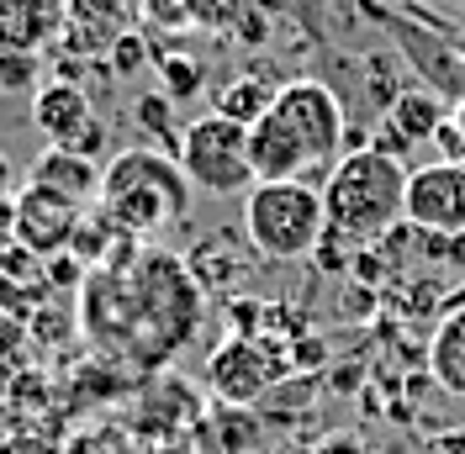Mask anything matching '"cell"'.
<instances>
[{
    "label": "cell",
    "instance_id": "4316f807",
    "mask_svg": "<svg viewBox=\"0 0 465 454\" xmlns=\"http://www.w3.org/2000/svg\"><path fill=\"white\" fill-rule=\"evenodd\" d=\"M450 122H455V133H460V143H465V95L455 101V112H450Z\"/></svg>",
    "mask_w": 465,
    "mask_h": 454
},
{
    "label": "cell",
    "instance_id": "e0dca14e",
    "mask_svg": "<svg viewBox=\"0 0 465 454\" xmlns=\"http://www.w3.org/2000/svg\"><path fill=\"white\" fill-rule=\"evenodd\" d=\"M429 370L450 397H465V307L439 322L434 343H429Z\"/></svg>",
    "mask_w": 465,
    "mask_h": 454
},
{
    "label": "cell",
    "instance_id": "d6986e66",
    "mask_svg": "<svg viewBox=\"0 0 465 454\" xmlns=\"http://www.w3.org/2000/svg\"><path fill=\"white\" fill-rule=\"evenodd\" d=\"M275 95H281V85H270L264 74H238V80L217 95V112L232 116V122H243V127H254V122L270 112Z\"/></svg>",
    "mask_w": 465,
    "mask_h": 454
},
{
    "label": "cell",
    "instance_id": "6da1fadb",
    "mask_svg": "<svg viewBox=\"0 0 465 454\" xmlns=\"http://www.w3.org/2000/svg\"><path fill=\"white\" fill-rule=\"evenodd\" d=\"M85 339L133 360L138 370L170 365L202 328V291L174 254H133L127 264L95 270L85 285Z\"/></svg>",
    "mask_w": 465,
    "mask_h": 454
},
{
    "label": "cell",
    "instance_id": "52a82bcc",
    "mask_svg": "<svg viewBox=\"0 0 465 454\" xmlns=\"http://www.w3.org/2000/svg\"><path fill=\"white\" fill-rule=\"evenodd\" d=\"M32 127L43 133L48 148H69V153H85V159H95L101 143H106V127L90 106V95L80 85H69V80L43 85L32 95Z\"/></svg>",
    "mask_w": 465,
    "mask_h": 454
},
{
    "label": "cell",
    "instance_id": "ac0fdd59",
    "mask_svg": "<svg viewBox=\"0 0 465 454\" xmlns=\"http://www.w3.org/2000/svg\"><path fill=\"white\" fill-rule=\"evenodd\" d=\"M64 454H143V444H138V433L127 423L95 418V423H80L64 439Z\"/></svg>",
    "mask_w": 465,
    "mask_h": 454
},
{
    "label": "cell",
    "instance_id": "3957f363",
    "mask_svg": "<svg viewBox=\"0 0 465 454\" xmlns=\"http://www.w3.org/2000/svg\"><path fill=\"white\" fill-rule=\"evenodd\" d=\"M191 180L180 170L170 148L159 143H133L101 164V191H95V212L122 232V238H153L170 222L185 217L191 206Z\"/></svg>",
    "mask_w": 465,
    "mask_h": 454
},
{
    "label": "cell",
    "instance_id": "7a4b0ae2",
    "mask_svg": "<svg viewBox=\"0 0 465 454\" xmlns=\"http://www.w3.org/2000/svg\"><path fill=\"white\" fill-rule=\"evenodd\" d=\"M344 101L322 80H291L270 101V112L249 127V159L254 185L260 180H307L318 170H333L349 148Z\"/></svg>",
    "mask_w": 465,
    "mask_h": 454
},
{
    "label": "cell",
    "instance_id": "cb8c5ba5",
    "mask_svg": "<svg viewBox=\"0 0 465 454\" xmlns=\"http://www.w3.org/2000/svg\"><path fill=\"white\" fill-rule=\"evenodd\" d=\"M112 69L116 74H138V69H148V43L138 37V32H122L112 43Z\"/></svg>",
    "mask_w": 465,
    "mask_h": 454
},
{
    "label": "cell",
    "instance_id": "277c9868",
    "mask_svg": "<svg viewBox=\"0 0 465 454\" xmlns=\"http://www.w3.org/2000/svg\"><path fill=\"white\" fill-rule=\"evenodd\" d=\"M407 164L381 153L376 143L349 148L322 180V212L328 238L344 243H376L407 217Z\"/></svg>",
    "mask_w": 465,
    "mask_h": 454
},
{
    "label": "cell",
    "instance_id": "7c38bea8",
    "mask_svg": "<svg viewBox=\"0 0 465 454\" xmlns=\"http://www.w3.org/2000/svg\"><path fill=\"white\" fill-rule=\"evenodd\" d=\"M69 0H0V48L16 54H43L64 37Z\"/></svg>",
    "mask_w": 465,
    "mask_h": 454
},
{
    "label": "cell",
    "instance_id": "5b68a950",
    "mask_svg": "<svg viewBox=\"0 0 465 454\" xmlns=\"http://www.w3.org/2000/svg\"><path fill=\"white\" fill-rule=\"evenodd\" d=\"M243 238L264 259H307L328 238L322 185L312 180H260L243 196Z\"/></svg>",
    "mask_w": 465,
    "mask_h": 454
},
{
    "label": "cell",
    "instance_id": "7402d4cb",
    "mask_svg": "<svg viewBox=\"0 0 465 454\" xmlns=\"http://www.w3.org/2000/svg\"><path fill=\"white\" fill-rule=\"evenodd\" d=\"M37 85V54L0 48V95H27Z\"/></svg>",
    "mask_w": 465,
    "mask_h": 454
},
{
    "label": "cell",
    "instance_id": "8992f818",
    "mask_svg": "<svg viewBox=\"0 0 465 454\" xmlns=\"http://www.w3.org/2000/svg\"><path fill=\"white\" fill-rule=\"evenodd\" d=\"M180 170L191 180V191L202 196H249L254 191V159H249V127L232 122L223 112L191 116L185 133H180V148H174Z\"/></svg>",
    "mask_w": 465,
    "mask_h": 454
},
{
    "label": "cell",
    "instance_id": "8fae6325",
    "mask_svg": "<svg viewBox=\"0 0 465 454\" xmlns=\"http://www.w3.org/2000/svg\"><path fill=\"white\" fill-rule=\"evenodd\" d=\"M444 122H450V106H444L439 90H402V95L391 101V112H381L376 138L371 143H376L381 153L402 159V153H412V148L434 143Z\"/></svg>",
    "mask_w": 465,
    "mask_h": 454
},
{
    "label": "cell",
    "instance_id": "603a6c76",
    "mask_svg": "<svg viewBox=\"0 0 465 454\" xmlns=\"http://www.w3.org/2000/svg\"><path fill=\"white\" fill-rule=\"evenodd\" d=\"M0 454H64V439L43 433V428H11V433H0Z\"/></svg>",
    "mask_w": 465,
    "mask_h": 454
},
{
    "label": "cell",
    "instance_id": "9a60e30c",
    "mask_svg": "<svg viewBox=\"0 0 465 454\" xmlns=\"http://www.w3.org/2000/svg\"><path fill=\"white\" fill-rule=\"evenodd\" d=\"M180 16L202 32H223V37H243L260 43L264 37V5L260 0H174Z\"/></svg>",
    "mask_w": 465,
    "mask_h": 454
},
{
    "label": "cell",
    "instance_id": "9c48e42d",
    "mask_svg": "<svg viewBox=\"0 0 465 454\" xmlns=\"http://www.w3.org/2000/svg\"><path fill=\"white\" fill-rule=\"evenodd\" d=\"M85 217L90 212L80 201L58 196L48 185H27V191L16 196V206H11V227H16V238L27 243L32 254H58V249H69Z\"/></svg>",
    "mask_w": 465,
    "mask_h": 454
},
{
    "label": "cell",
    "instance_id": "484cf974",
    "mask_svg": "<svg viewBox=\"0 0 465 454\" xmlns=\"http://www.w3.org/2000/svg\"><path fill=\"white\" fill-rule=\"evenodd\" d=\"M11 180H16V170H11V153L0 148V206L11 201Z\"/></svg>",
    "mask_w": 465,
    "mask_h": 454
},
{
    "label": "cell",
    "instance_id": "5bb4252c",
    "mask_svg": "<svg viewBox=\"0 0 465 454\" xmlns=\"http://www.w3.org/2000/svg\"><path fill=\"white\" fill-rule=\"evenodd\" d=\"M32 185H48L58 196L90 206L95 191H101V164L85 159V153H69V148H43L37 164H32Z\"/></svg>",
    "mask_w": 465,
    "mask_h": 454
},
{
    "label": "cell",
    "instance_id": "ba28073f",
    "mask_svg": "<svg viewBox=\"0 0 465 454\" xmlns=\"http://www.w3.org/2000/svg\"><path fill=\"white\" fill-rule=\"evenodd\" d=\"M407 222L423 232H465V159L423 164L407 174Z\"/></svg>",
    "mask_w": 465,
    "mask_h": 454
},
{
    "label": "cell",
    "instance_id": "ffe728a7",
    "mask_svg": "<svg viewBox=\"0 0 465 454\" xmlns=\"http://www.w3.org/2000/svg\"><path fill=\"white\" fill-rule=\"evenodd\" d=\"M159 95H170L174 106L180 101H191L196 90H202V80H206V64L202 58H180V54H170V58H159Z\"/></svg>",
    "mask_w": 465,
    "mask_h": 454
},
{
    "label": "cell",
    "instance_id": "2e32d148",
    "mask_svg": "<svg viewBox=\"0 0 465 454\" xmlns=\"http://www.w3.org/2000/svg\"><path fill=\"white\" fill-rule=\"evenodd\" d=\"M196 449L202 454H254L260 449V423L249 407H212L196 418Z\"/></svg>",
    "mask_w": 465,
    "mask_h": 454
},
{
    "label": "cell",
    "instance_id": "d4e9b609",
    "mask_svg": "<svg viewBox=\"0 0 465 454\" xmlns=\"http://www.w3.org/2000/svg\"><path fill=\"white\" fill-rule=\"evenodd\" d=\"M434 454H465V428H455V433H439Z\"/></svg>",
    "mask_w": 465,
    "mask_h": 454
},
{
    "label": "cell",
    "instance_id": "4fadbf2b",
    "mask_svg": "<svg viewBox=\"0 0 465 454\" xmlns=\"http://www.w3.org/2000/svg\"><path fill=\"white\" fill-rule=\"evenodd\" d=\"M127 32L122 22V0H69L64 16V43L74 54H112V43Z\"/></svg>",
    "mask_w": 465,
    "mask_h": 454
},
{
    "label": "cell",
    "instance_id": "30bf717a",
    "mask_svg": "<svg viewBox=\"0 0 465 454\" xmlns=\"http://www.w3.org/2000/svg\"><path fill=\"white\" fill-rule=\"evenodd\" d=\"M275 370H286V365L264 343L228 339L212 354V365H206V386H212V397L228 401V407H249V401H260L275 386Z\"/></svg>",
    "mask_w": 465,
    "mask_h": 454
},
{
    "label": "cell",
    "instance_id": "44dd1931",
    "mask_svg": "<svg viewBox=\"0 0 465 454\" xmlns=\"http://www.w3.org/2000/svg\"><path fill=\"white\" fill-rule=\"evenodd\" d=\"M174 101L170 95H143V101H138V112H133V122H138V127H143V133H153V138H159V148H180V133H185V127H174Z\"/></svg>",
    "mask_w": 465,
    "mask_h": 454
}]
</instances>
